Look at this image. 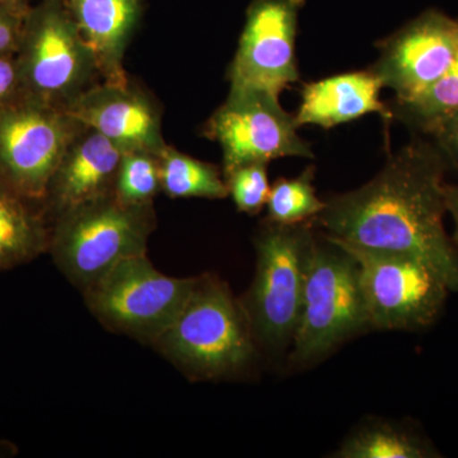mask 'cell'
Returning a JSON list of instances; mask_svg holds the SVG:
<instances>
[{
  "label": "cell",
  "mask_w": 458,
  "mask_h": 458,
  "mask_svg": "<svg viewBox=\"0 0 458 458\" xmlns=\"http://www.w3.org/2000/svg\"><path fill=\"white\" fill-rule=\"evenodd\" d=\"M450 168L434 141L414 140L369 183L328 199L315 223L340 242L417 259L458 293V249L445 228Z\"/></svg>",
  "instance_id": "6da1fadb"
},
{
  "label": "cell",
  "mask_w": 458,
  "mask_h": 458,
  "mask_svg": "<svg viewBox=\"0 0 458 458\" xmlns=\"http://www.w3.org/2000/svg\"><path fill=\"white\" fill-rule=\"evenodd\" d=\"M153 345L194 381L245 375L261 352L240 300L213 274L198 276L182 311Z\"/></svg>",
  "instance_id": "7a4b0ae2"
},
{
  "label": "cell",
  "mask_w": 458,
  "mask_h": 458,
  "mask_svg": "<svg viewBox=\"0 0 458 458\" xmlns=\"http://www.w3.org/2000/svg\"><path fill=\"white\" fill-rule=\"evenodd\" d=\"M313 225L265 221L255 237V276L240 302L259 348L273 358L288 355L297 331L318 240Z\"/></svg>",
  "instance_id": "3957f363"
},
{
  "label": "cell",
  "mask_w": 458,
  "mask_h": 458,
  "mask_svg": "<svg viewBox=\"0 0 458 458\" xmlns=\"http://www.w3.org/2000/svg\"><path fill=\"white\" fill-rule=\"evenodd\" d=\"M369 331L357 262L330 238L318 237L286 364L294 370L311 369L343 344Z\"/></svg>",
  "instance_id": "277c9868"
},
{
  "label": "cell",
  "mask_w": 458,
  "mask_h": 458,
  "mask_svg": "<svg viewBox=\"0 0 458 458\" xmlns=\"http://www.w3.org/2000/svg\"><path fill=\"white\" fill-rule=\"evenodd\" d=\"M155 227L153 204L129 205L113 194L53 219L49 251L83 292L119 262L146 255Z\"/></svg>",
  "instance_id": "5b68a950"
},
{
  "label": "cell",
  "mask_w": 458,
  "mask_h": 458,
  "mask_svg": "<svg viewBox=\"0 0 458 458\" xmlns=\"http://www.w3.org/2000/svg\"><path fill=\"white\" fill-rule=\"evenodd\" d=\"M25 95L68 107L101 82L98 64L60 0L30 9L16 54Z\"/></svg>",
  "instance_id": "8992f818"
},
{
  "label": "cell",
  "mask_w": 458,
  "mask_h": 458,
  "mask_svg": "<svg viewBox=\"0 0 458 458\" xmlns=\"http://www.w3.org/2000/svg\"><path fill=\"white\" fill-rule=\"evenodd\" d=\"M197 282L198 276H165L146 254L119 262L83 294L108 330L153 344L182 311Z\"/></svg>",
  "instance_id": "52a82bcc"
},
{
  "label": "cell",
  "mask_w": 458,
  "mask_h": 458,
  "mask_svg": "<svg viewBox=\"0 0 458 458\" xmlns=\"http://www.w3.org/2000/svg\"><path fill=\"white\" fill-rule=\"evenodd\" d=\"M330 240L357 262L373 331L424 330L441 318L450 289L423 262Z\"/></svg>",
  "instance_id": "ba28073f"
},
{
  "label": "cell",
  "mask_w": 458,
  "mask_h": 458,
  "mask_svg": "<svg viewBox=\"0 0 458 458\" xmlns=\"http://www.w3.org/2000/svg\"><path fill=\"white\" fill-rule=\"evenodd\" d=\"M82 126L65 108L26 95L0 110V182L44 205L57 165Z\"/></svg>",
  "instance_id": "9c48e42d"
},
{
  "label": "cell",
  "mask_w": 458,
  "mask_h": 458,
  "mask_svg": "<svg viewBox=\"0 0 458 458\" xmlns=\"http://www.w3.org/2000/svg\"><path fill=\"white\" fill-rule=\"evenodd\" d=\"M295 117L279 98L260 90H229L227 99L205 125V135L221 146L223 176L250 164H269L283 157L313 158L298 135Z\"/></svg>",
  "instance_id": "30bf717a"
},
{
  "label": "cell",
  "mask_w": 458,
  "mask_h": 458,
  "mask_svg": "<svg viewBox=\"0 0 458 458\" xmlns=\"http://www.w3.org/2000/svg\"><path fill=\"white\" fill-rule=\"evenodd\" d=\"M306 0H252L236 55L228 71L231 89L260 90L279 98L300 81L295 40Z\"/></svg>",
  "instance_id": "8fae6325"
},
{
  "label": "cell",
  "mask_w": 458,
  "mask_h": 458,
  "mask_svg": "<svg viewBox=\"0 0 458 458\" xmlns=\"http://www.w3.org/2000/svg\"><path fill=\"white\" fill-rule=\"evenodd\" d=\"M373 66L394 102L417 98L447 72L458 57V20L428 9L379 45Z\"/></svg>",
  "instance_id": "7c38bea8"
},
{
  "label": "cell",
  "mask_w": 458,
  "mask_h": 458,
  "mask_svg": "<svg viewBox=\"0 0 458 458\" xmlns=\"http://www.w3.org/2000/svg\"><path fill=\"white\" fill-rule=\"evenodd\" d=\"M66 113L113 141L123 152L159 153L167 143L162 134L161 110L140 87L101 82L75 98Z\"/></svg>",
  "instance_id": "4fadbf2b"
},
{
  "label": "cell",
  "mask_w": 458,
  "mask_h": 458,
  "mask_svg": "<svg viewBox=\"0 0 458 458\" xmlns=\"http://www.w3.org/2000/svg\"><path fill=\"white\" fill-rule=\"evenodd\" d=\"M123 155L106 137L82 126L50 181L44 201L49 221L113 195Z\"/></svg>",
  "instance_id": "5bb4252c"
},
{
  "label": "cell",
  "mask_w": 458,
  "mask_h": 458,
  "mask_svg": "<svg viewBox=\"0 0 458 458\" xmlns=\"http://www.w3.org/2000/svg\"><path fill=\"white\" fill-rule=\"evenodd\" d=\"M87 45L104 82L129 78L123 56L143 13V0H60Z\"/></svg>",
  "instance_id": "9a60e30c"
},
{
  "label": "cell",
  "mask_w": 458,
  "mask_h": 458,
  "mask_svg": "<svg viewBox=\"0 0 458 458\" xmlns=\"http://www.w3.org/2000/svg\"><path fill=\"white\" fill-rule=\"evenodd\" d=\"M382 87L373 69L337 74L306 84L295 122L298 126L330 129L369 114L391 119L393 111L379 99Z\"/></svg>",
  "instance_id": "2e32d148"
},
{
  "label": "cell",
  "mask_w": 458,
  "mask_h": 458,
  "mask_svg": "<svg viewBox=\"0 0 458 458\" xmlns=\"http://www.w3.org/2000/svg\"><path fill=\"white\" fill-rule=\"evenodd\" d=\"M44 205L0 182V271L13 269L49 250Z\"/></svg>",
  "instance_id": "e0dca14e"
},
{
  "label": "cell",
  "mask_w": 458,
  "mask_h": 458,
  "mask_svg": "<svg viewBox=\"0 0 458 458\" xmlns=\"http://www.w3.org/2000/svg\"><path fill=\"white\" fill-rule=\"evenodd\" d=\"M438 450L414 428L396 421L361 423L334 452L335 458H436Z\"/></svg>",
  "instance_id": "ac0fdd59"
},
{
  "label": "cell",
  "mask_w": 458,
  "mask_h": 458,
  "mask_svg": "<svg viewBox=\"0 0 458 458\" xmlns=\"http://www.w3.org/2000/svg\"><path fill=\"white\" fill-rule=\"evenodd\" d=\"M158 157L161 189L168 198L218 200L229 197L225 176L216 165L183 155L168 144Z\"/></svg>",
  "instance_id": "d6986e66"
},
{
  "label": "cell",
  "mask_w": 458,
  "mask_h": 458,
  "mask_svg": "<svg viewBox=\"0 0 458 458\" xmlns=\"http://www.w3.org/2000/svg\"><path fill=\"white\" fill-rule=\"evenodd\" d=\"M394 114L411 128L432 135L445 120L458 113V57L439 77L417 98L406 102H394Z\"/></svg>",
  "instance_id": "ffe728a7"
},
{
  "label": "cell",
  "mask_w": 458,
  "mask_h": 458,
  "mask_svg": "<svg viewBox=\"0 0 458 458\" xmlns=\"http://www.w3.org/2000/svg\"><path fill=\"white\" fill-rule=\"evenodd\" d=\"M313 180V165L294 179L276 180L267 198V221L286 225L315 221L325 209L327 201L318 197Z\"/></svg>",
  "instance_id": "44dd1931"
},
{
  "label": "cell",
  "mask_w": 458,
  "mask_h": 458,
  "mask_svg": "<svg viewBox=\"0 0 458 458\" xmlns=\"http://www.w3.org/2000/svg\"><path fill=\"white\" fill-rule=\"evenodd\" d=\"M161 189V165L157 153L147 150L123 152L114 195L122 203L149 205Z\"/></svg>",
  "instance_id": "7402d4cb"
},
{
  "label": "cell",
  "mask_w": 458,
  "mask_h": 458,
  "mask_svg": "<svg viewBox=\"0 0 458 458\" xmlns=\"http://www.w3.org/2000/svg\"><path fill=\"white\" fill-rule=\"evenodd\" d=\"M225 180L238 212L256 216L267 207L271 188L267 164L240 165L225 174Z\"/></svg>",
  "instance_id": "603a6c76"
},
{
  "label": "cell",
  "mask_w": 458,
  "mask_h": 458,
  "mask_svg": "<svg viewBox=\"0 0 458 458\" xmlns=\"http://www.w3.org/2000/svg\"><path fill=\"white\" fill-rule=\"evenodd\" d=\"M25 96L16 55H0V110Z\"/></svg>",
  "instance_id": "cb8c5ba5"
},
{
  "label": "cell",
  "mask_w": 458,
  "mask_h": 458,
  "mask_svg": "<svg viewBox=\"0 0 458 458\" xmlns=\"http://www.w3.org/2000/svg\"><path fill=\"white\" fill-rule=\"evenodd\" d=\"M26 16L0 7V55H16Z\"/></svg>",
  "instance_id": "d4e9b609"
},
{
  "label": "cell",
  "mask_w": 458,
  "mask_h": 458,
  "mask_svg": "<svg viewBox=\"0 0 458 458\" xmlns=\"http://www.w3.org/2000/svg\"><path fill=\"white\" fill-rule=\"evenodd\" d=\"M451 167L458 168V113L445 120L432 135Z\"/></svg>",
  "instance_id": "484cf974"
},
{
  "label": "cell",
  "mask_w": 458,
  "mask_h": 458,
  "mask_svg": "<svg viewBox=\"0 0 458 458\" xmlns=\"http://www.w3.org/2000/svg\"><path fill=\"white\" fill-rule=\"evenodd\" d=\"M445 207L454 219V232L452 240L458 249V183H447L445 186Z\"/></svg>",
  "instance_id": "4316f807"
},
{
  "label": "cell",
  "mask_w": 458,
  "mask_h": 458,
  "mask_svg": "<svg viewBox=\"0 0 458 458\" xmlns=\"http://www.w3.org/2000/svg\"><path fill=\"white\" fill-rule=\"evenodd\" d=\"M0 7L9 9L20 14H27L31 9L30 0H0Z\"/></svg>",
  "instance_id": "83f0119b"
}]
</instances>
